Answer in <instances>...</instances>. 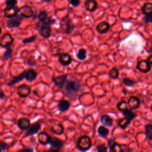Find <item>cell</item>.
<instances>
[{
	"mask_svg": "<svg viewBox=\"0 0 152 152\" xmlns=\"http://www.w3.org/2000/svg\"><path fill=\"white\" fill-rule=\"evenodd\" d=\"M143 20L145 23H152V14L145 15Z\"/></svg>",
	"mask_w": 152,
	"mask_h": 152,
	"instance_id": "obj_40",
	"label": "cell"
},
{
	"mask_svg": "<svg viewBox=\"0 0 152 152\" xmlns=\"http://www.w3.org/2000/svg\"><path fill=\"white\" fill-rule=\"evenodd\" d=\"M40 128H41V125L40 123L36 122L35 124H33L28 128V130L26 132L24 137H28V136L33 135L37 134L40 131Z\"/></svg>",
	"mask_w": 152,
	"mask_h": 152,
	"instance_id": "obj_9",
	"label": "cell"
},
{
	"mask_svg": "<svg viewBox=\"0 0 152 152\" xmlns=\"http://www.w3.org/2000/svg\"><path fill=\"white\" fill-rule=\"evenodd\" d=\"M131 121L129 119H128L126 117H124L123 118H121L119 122H118V125L119 126L122 128V129H125L131 123Z\"/></svg>",
	"mask_w": 152,
	"mask_h": 152,
	"instance_id": "obj_26",
	"label": "cell"
},
{
	"mask_svg": "<svg viewBox=\"0 0 152 152\" xmlns=\"http://www.w3.org/2000/svg\"><path fill=\"white\" fill-rule=\"evenodd\" d=\"M101 123L106 126H112L113 125L112 118L107 115H103L100 118Z\"/></svg>",
	"mask_w": 152,
	"mask_h": 152,
	"instance_id": "obj_21",
	"label": "cell"
},
{
	"mask_svg": "<svg viewBox=\"0 0 152 152\" xmlns=\"http://www.w3.org/2000/svg\"><path fill=\"white\" fill-rule=\"evenodd\" d=\"M25 74H26V72L24 71L23 72H21V74H18L17 76H15L12 78V79H11L10 82L7 84L8 86H12L21 81H22L24 78H25Z\"/></svg>",
	"mask_w": 152,
	"mask_h": 152,
	"instance_id": "obj_22",
	"label": "cell"
},
{
	"mask_svg": "<svg viewBox=\"0 0 152 152\" xmlns=\"http://www.w3.org/2000/svg\"><path fill=\"white\" fill-rule=\"evenodd\" d=\"M97 132H98L99 135L100 137L104 138L109 134V130L107 128H106L104 126L101 125V126H99L98 129H97Z\"/></svg>",
	"mask_w": 152,
	"mask_h": 152,
	"instance_id": "obj_29",
	"label": "cell"
},
{
	"mask_svg": "<svg viewBox=\"0 0 152 152\" xmlns=\"http://www.w3.org/2000/svg\"><path fill=\"white\" fill-rule=\"evenodd\" d=\"M81 83L77 80H69L66 81L65 84V90L66 96L68 97L70 96H75L76 93L81 89Z\"/></svg>",
	"mask_w": 152,
	"mask_h": 152,
	"instance_id": "obj_1",
	"label": "cell"
},
{
	"mask_svg": "<svg viewBox=\"0 0 152 152\" xmlns=\"http://www.w3.org/2000/svg\"><path fill=\"white\" fill-rule=\"evenodd\" d=\"M12 49L11 48V46L6 48V50L4 54V58L6 61H8L11 59L12 56Z\"/></svg>",
	"mask_w": 152,
	"mask_h": 152,
	"instance_id": "obj_33",
	"label": "cell"
},
{
	"mask_svg": "<svg viewBox=\"0 0 152 152\" xmlns=\"http://www.w3.org/2000/svg\"><path fill=\"white\" fill-rule=\"evenodd\" d=\"M14 42V39L10 33H5L1 40L0 45L1 46L7 48L11 46Z\"/></svg>",
	"mask_w": 152,
	"mask_h": 152,
	"instance_id": "obj_7",
	"label": "cell"
},
{
	"mask_svg": "<svg viewBox=\"0 0 152 152\" xmlns=\"http://www.w3.org/2000/svg\"><path fill=\"white\" fill-rule=\"evenodd\" d=\"M19 12L23 17L26 18H30L33 14L31 8L28 5H24L19 8Z\"/></svg>",
	"mask_w": 152,
	"mask_h": 152,
	"instance_id": "obj_13",
	"label": "cell"
},
{
	"mask_svg": "<svg viewBox=\"0 0 152 152\" xmlns=\"http://www.w3.org/2000/svg\"><path fill=\"white\" fill-rule=\"evenodd\" d=\"M70 106H71V103L68 100L62 99L59 102L57 106V107L59 111L65 112L68 110Z\"/></svg>",
	"mask_w": 152,
	"mask_h": 152,
	"instance_id": "obj_19",
	"label": "cell"
},
{
	"mask_svg": "<svg viewBox=\"0 0 152 152\" xmlns=\"http://www.w3.org/2000/svg\"><path fill=\"white\" fill-rule=\"evenodd\" d=\"M58 60L59 62L63 65H68L72 62L71 56L68 53H62L59 54Z\"/></svg>",
	"mask_w": 152,
	"mask_h": 152,
	"instance_id": "obj_10",
	"label": "cell"
},
{
	"mask_svg": "<svg viewBox=\"0 0 152 152\" xmlns=\"http://www.w3.org/2000/svg\"><path fill=\"white\" fill-rule=\"evenodd\" d=\"M150 51L152 52V46H151L150 47Z\"/></svg>",
	"mask_w": 152,
	"mask_h": 152,
	"instance_id": "obj_49",
	"label": "cell"
},
{
	"mask_svg": "<svg viewBox=\"0 0 152 152\" xmlns=\"http://www.w3.org/2000/svg\"><path fill=\"white\" fill-rule=\"evenodd\" d=\"M17 94L21 97H26L31 93V89L26 84H21L17 89Z\"/></svg>",
	"mask_w": 152,
	"mask_h": 152,
	"instance_id": "obj_5",
	"label": "cell"
},
{
	"mask_svg": "<svg viewBox=\"0 0 152 152\" xmlns=\"http://www.w3.org/2000/svg\"><path fill=\"white\" fill-rule=\"evenodd\" d=\"M119 70L117 68H112L109 72V76L113 79H117L119 77Z\"/></svg>",
	"mask_w": 152,
	"mask_h": 152,
	"instance_id": "obj_32",
	"label": "cell"
},
{
	"mask_svg": "<svg viewBox=\"0 0 152 152\" xmlns=\"http://www.w3.org/2000/svg\"><path fill=\"white\" fill-rule=\"evenodd\" d=\"M122 151H123V150H122L121 145L116 142H115V144H113L111 150H110V151H114V152H121Z\"/></svg>",
	"mask_w": 152,
	"mask_h": 152,
	"instance_id": "obj_36",
	"label": "cell"
},
{
	"mask_svg": "<svg viewBox=\"0 0 152 152\" xmlns=\"http://www.w3.org/2000/svg\"><path fill=\"white\" fill-rule=\"evenodd\" d=\"M27 64H28L30 66H34V65H36V61H35L33 58H30L28 60Z\"/></svg>",
	"mask_w": 152,
	"mask_h": 152,
	"instance_id": "obj_44",
	"label": "cell"
},
{
	"mask_svg": "<svg viewBox=\"0 0 152 152\" xmlns=\"http://www.w3.org/2000/svg\"><path fill=\"white\" fill-rule=\"evenodd\" d=\"M18 11H19V9L15 6L7 7L5 8L4 10V15L8 18H11L12 17L15 16L16 15H17Z\"/></svg>",
	"mask_w": 152,
	"mask_h": 152,
	"instance_id": "obj_15",
	"label": "cell"
},
{
	"mask_svg": "<svg viewBox=\"0 0 152 152\" xmlns=\"http://www.w3.org/2000/svg\"><path fill=\"white\" fill-rule=\"evenodd\" d=\"M128 104L131 110L137 109L140 104V100L138 97L132 96H131L128 100Z\"/></svg>",
	"mask_w": 152,
	"mask_h": 152,
	"instance_id": "obj_11",
	"label": "cell"
},
{
	"mask_svg": "<svg viewBox=\"0 0 152 152\" xmlns=\"http://www.w3.org/2000/svg\"><path fill=\"white\" fill-rule=\"evenodd\" d=\"M147 60H148V61L150 62V64L152 65V55H150V56L148 57Z\"/></svg>",
	"mask_w": 152,
	"mask_h": 152,
	"instance_id": "obj_46",
	"label": "cell"
},
{
	"mask_svg": "<svg viewBox=\"0 0 152 152\" xmlns=\"http://www.w3.org/2000/svg\"><path fill=\"white\" fill-rule=\"evenodd\" d=\"M41 1H43L44 2H49L50 1H52V0H41Z\"/></svg>",
	"mask_w": 152,
	"mask_h": 152,
	"instance_id": "obj_48",
	"label": "cell"
},
{
	"mask_svg": "<svg viewBox=\"0 0 152 152\" xmlns=\"http://www.w3.org/2000/svg\"><path fill=\"white\" fill-rule=\"evenodd\" d=\"M77 57L81 61L84 60L87 57V50L83 48L80 49L77 53Z\"/></svg>",
	"mask_w": 152,
	"mask_h": 152,
	"instance_id": "obj_30",
	"label": "cell"
},
{
	"mask_svg": "<svg viewBox=\"0 0 152 152\" xmlns=\"http://www.w3.org/2000/svg\"><path fill=\"white\" fill-rule=\"evenodd\" d=\"M137 68L142 72H148L151 69V65L148 60L142 59L138 62Z\"/></svg>",
	"mask_w": 152,
	"mask_h": 152,
	"instance_id": "obj_6",
	"label": "cell"
},
{
	"mask_svg": "<svg viewBox=\"0 0 152 152\" xmlns=\"http://www.w3.org/2000/svg\"><path fill=\"white\" fill-rule=\"evenodd\" d=\"M117 108L119 111L122 112L128 108V103L124 100H121L117 104Z\"/></svg>",
	"mask_w": 152,
	"mask_h": 152,
	"instance_id": "obj_34",
	"label": "cell"
},
{
	"mask_svg": "<svg viewBox=\"0 0 152 152\" xmlns=\"http://www.w3.org/2000/svg\"><path fill=\"white\" fill-rule=\"evenodd\" d=\"M151 111H152V105H151Z\"/></svg>",
	"mask_w": 152,
	"mask_h": 152,
	"instance_id": "obj_50",
	"label": "cell"
},
{
	"mask_svg": "<svg viewBox=\"0 0 152 152\" xmlns=\"http://www.w3.org/2000/svg\"><path fill=\"white\" fill-rule=\"evenodd\" d=\"M122 115L125 116L128 118V119H129L130 120H133L136 116L137 115L132 111V110L131 109H126L125 110L122 111Z\"/></svg>",
	"mask_w": 152,
	"mask_h": 152,
	"instance_id": "obj_28",
	"label": "cell"
},
{
	"mask_svg": "<svg viewBox=\"0 0 152 152\" xmlns=\"http://www.w3.org/2000/svg\"><path fill=\"white\" fill-rule=\"evenodd\" d=\"M8 148V145L5 142H3L2 141H1L0 142V149H1V152L5 151Z\"/></svg>",
	"mask_w": 152,
	"mask_h": 152,
	"instance_id": "obj_41",
	"label": "cell"
},
{
	"mask_svg": "<svg viewBox=\"0 0 152 152\" xmlns=\"http://www.w3.org/2000/svg\"><path fill=\"white\" fill-rule=\"evenodd\" d=\"M142 11L145 15L152 14V3L151 2L145 3L142 7Z\"/></svg>",
	"mask_w": 152,
	"mask_h": 152,
	"instance_id": "obj_25",
	"label": "cell"
},
{
	"mask_svg": "<svg viewBox=\"0 0 152 152\" xmlns=\"http://www.w3.org/2000/svg\"><path fill=\"white\" fill-rule=\"evenodd\" d=\"M40 34L45 38H48L51 34V28L49 26L43 25L40 28Z\"/></svg>",
	"mask_w": 152,
	"mask_h": 152,
	"instance_id": "obj_23",
	"label": "cell"
},
{
	"mask_svg": "<svg viewBox=\"0 0 152 152\" xmlns=\"http://www.w3.org/2000/svg\"><path fill=\"white\" fill-rule=\"evenodd\" d=\"M17 3V0H6L5 5L7 7H11L15 6Z\"/></svg>",
	"mask_w": 152,
	"mask_h": 152,
	"instance_id": "obj_39",
	"label": "cell"
},
{
	"mask_svg": "<svg viewBox=\"0 0 152 152\" xmlns=\"http://www.w3.org/2000/svg\"><path fill=\"white\" fill-rule=\"evenodd\" d=\"M37 18L40 21V22L42 23L43 25L49 26L50 24L55 22V20H52L50 17H48L47 12L45 11H40L38 14Z\"/></svg>",
	"mask_w": 152,
	"mask_h": 152,
	"instance_id": "obj_3",
	"label": "cell"
},
{
	"mask_svg": "<svg viewBox=\"0 0 152 152\" xmlns=\"http://www.w3.org/2000/svg\"><path fill=\"white\" fill-rule=\"evenodd\" d=\"M25 72H26L25 79L27 81H30V82L33 81L37 78V73L33 69H28Z\"/></svg>",
	"mask_w": 152,
	"mask_h": 152,
	"instance_id": "obj_18",
	"label": "cell"
},
{
	"mask_svg": "<svg viewBox=\"0 0 152 152\" xmlns=\"http://www.w3.org/2000/svg\"><path fill=\"white\" fill-rule=\"evenodd\" d=\"M122 82L125 86L128 87H132L135 84L134 81L128 78H124L122 79Z\"/></svg>",
	"mask_w": 152,
	"mask_h": 152,
	"instance_id": "obj_35",
	"label": "cell"
},
{
	"mask_svg": "<svg viewBox=\"0 0 152 152\" xmlns=\"http://www.w3.org/2000/svg\"><path fill=\"white\" fill-rule=\"evenodd\" d=\"M30 125V121L26 118H22L20 119L17 122V125L21 130H26L28 129Z\"/></svg>",
	"mask_w": 152,
	"mask_h": 152,
	"instance_id": "obj_17",
	"label": "cell"
},
{
	"mask_svg": "<svg viewBox=\"0 0 152 152\" xmlns=\"http://www.w3.org/2000/svg\"><path fill=\"white\" fill-rule=\"evenodd\" d=\"M91 140L87 135H83L80 137L77 142V148L83 151L89 150L91 147Z\"/></svg>",
	"mask_w": 152,
	"mask_h": 152,
	"instance_id": "obj_2",
	"label": "cell"
},
{
	"mask_svg": "<svg viewBox=\"0 0 152 152\" xmlns=\"http://www.w3.org/2000/svg\"><path fill=\"white\" fill-rule=\"evenodd\" d=\"M84 7L87 11L93 12L97 8V2L95 0H86L84 3Z\"/></svg>",
	"mask_w": 152,
	"mask_h": 152,
	"instance_id": "obj_20",
	"label": "cell"
},
{
	"mask_svg": "<svg viewBox=\"0 0 152 152\" xmlns=\"http://www.w3.org/2000/svg\"><path fill=\"white\" fill-rule=\"evenodd\" d=\"M36 37H37L36 35H34V36H31L30 37L26 38L24 40H23L22 42L24 44H27V43H31V42H33V41L35 40Z\"/></svg>",
	"mask_w": 152,
	"mask_h": 152,
	"instance_id": "obj_37",
	"label": "cell"
},
{
	"mask_svg": "<svg viewBox=\"0 0 152 152\" xmlns=\"http://www.w3.org/2000/svg\"><path fill=\"white\" fill-rule=\"evenodd\" d=\"M4 96H5V94H4V93L3 90H1V99H2Z\"/></svg>",
	"mask_w": 152,
	"mask_h": 152,
	"instance_id": "obj_47",
	"label": "cell"
},
{
	"mask_svg": "<svg viewBox=\"0 0 152 152\" xmlns=\"http://www.w3.org/2000/svg\"><path fill=\"white\" fill-rule=\"evenodd\" d=\"M145 134L147 138L150 140H152V124H147L145 125Z\"/></svg>",
	"mask_w": 152,
	"mask_h": 152,
	"instance_id": "obj_31",
	"label": "cell"
},
{
	"mask_svg": "<svg viewBox=\"0 0 152 152\" xmlns=\"http://www.w3.org/2000/svg\"><path fill=\"white\" fill-rule=\"evenodd\" d=\"M33 149L30 148H23L21 150H20L19 151H32Z\"/></svg>",
	"mask_w": 152,
	"mask_h": 152,
	"instance_id": "obj_45",
	"label": "cell"
},
{
	"mask_svg": "<svg viewBox=\"0 0 152 152\" xmlns=\"http://www.w3.org/2000/svg\"><path fill=\"white\" fill-rule=\"evenodd\" d=\"M23 19V16L21 15H16L14 17L10 18V19L7 21V26L9 28H17L21 24Z\"/></svg>",
	"mask_w": 152,
	"mask_h": 152,
	"instance_id": "obj_4",
	"label": "cell"
},
{
	"mask_svg": "<svg viewBox=\"0 0 152 152\" xmlns=\"http://www.w3.org/2000/svg\"><path fill=\"white\" fill-rule=\"evenodd\" d=\"M52 131L53 132V133H54L55 134H57V135H61L63 132H64V126L59 124H54L52 126Z\"/></svg>",
	"mask_w": 152,
	"mask_h": 152,
	"instance_id": "obj_24",
	"label": "cell"
},
{
	"mask_svg": "<svg viewBox=\"0 0 152 152\" xmlns=\"http://www.w3.org/2000/svg\"><path fill=\"white\" fill-rule=\"evenodd\" d=\"M110 25L107 22L102 21L97 24L96 26V30L100 33H105L107 32L110 29Z\"/></svg>",
	"mask_w": 152,
	"mask_h": 152,
	"instance_id": "obj_16",
	"label": "cell"
},
{
	"mask_svg": "<svg viewBox=\"0 0 152 152\" xmlns=\"http://www.w3.org/2000/svg\"><path fill=\"white\" fill-rule=\"evenodd\" d=\"M52 148L59 151L64 146V141L58 138L52 137L49 143Z\"/></svg>",
	"mask_w": 152,
	"mask_h": 152,
	"instance_id": "obj_14",
	"label": "cell"
},
{
	"mask_svg": "<svg viewBox=\"0 0 152 152\" xmlns=\"http://www.w3.org/2000/svg\"><path fill=\"white\" fill-rule=\"evenodd\" d=\"M67 80V74L59 75L56 77H53L52 81L54 83L56 86L59 88H62L65 84H66Z\"/></svg>",
	"mask_w": 152,
	"mask_h": 152,
	"instance_id": "obj_8",
	"label": "cell"
},
{
	"mask_svg": "<svg viewBox=\"0 0 152 152\" xmlns=\"http://www.w3.org/2000/svg\"><path fill=\"white\" fill-rule=\"evenodd\" d=\"M51 138H52L46 132H40L38 134V141L40 144L43 145L49 144Z\"/></svg>",
	"mask_w": 152,
	"mask_h": 152,
	"instance_id": "obj_12",
	"label": "cell"
},
{
	"mask_svg": "<svg viewBox=\"0 0 152 152\" xmlns=\"http://www.w3.org/2000/svg\"><path fill=\"white\" fill-rule=\"evenodd\" d=\"M65 33L66 34H69L72 31V30H74L75 26L72 23V22L71 21L69 18H67L65 21Z\"/></svg>",
	"mask_w": 152,
	"mask_h": 152,
	"instance_id": "obj_27",
	"label": "cell"
},
{
	"mask_svg": "<svg viewBox=\"0 0 152 152\" xmlns=\"http://www.w3.org/2000/svg\"><path fill=\"white\" fill-rule=\"evenodd\" d=\"M115 142V138H111L109 139V140L108 141V145H109V151L111 150V148L113 147Z\"/></svg>",
	"mask_w": 152,
	"mask_h": 152,
	"instance_id": "obj_42",
	"label": "cell"
},
{
	"mask_svg": "<svg viewBox=\"0 0 152 152\" xmlns=\"http://www.w3.org/2000/svg\"><path fill=\"white\" fill-rule=\"evenodd\" d=\"M69 3L74 7H77L80 4V0H69Z\"/></svg>",
	"mask_w": 152,
	"mask_h": 152,
	"instance_id": "obj_43",
	"label": "cell"
},
{
	"mask_svg": "<svg viewBox=\"0 0 152 152\" xmlns=\"http://www.w3.org/2000/svg\"><path fill=\"white\" fill-rule=\"evenodd\" d=\"M97 150L99 152H106L107 151V147L105 144H102L97 146Z\"/></svg>",
	"mask_w": 152,
	"mask_h": 152,
	"instance_id": "obj_38",
	"label": "cell"
}]
</instances>
